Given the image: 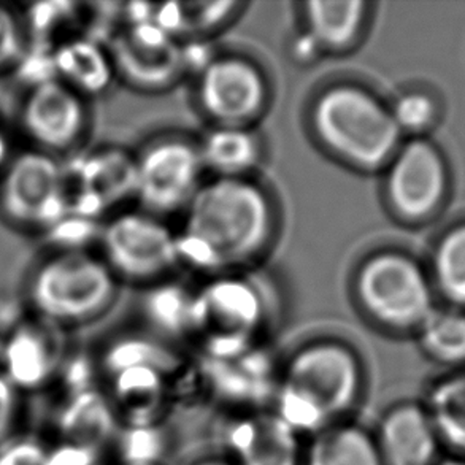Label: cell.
<instances>
[{"label": "cell", "instance_id": "obj_26", "mask_svg": "<svg viewBox=\"0 0 465 465\" xmlns=\"http://www.w3.org/2000/svg\"><path fill=\"white\" fill-rule=\"evenodd\" d=\"M27 45L25 19L10 6L0 4V75L23 61Z\"/></svg>", "mask_w": 465, "mask_h": 465}, {"label": "cell", "instance_id": "obj_11", "mask_svg": "<svg viewBox=\"0 0 465 465\" xmlns=\"http://www.w3.org/2000/svg\"><path fill=\"white\" fill-rule=\"evenodd\" d=\"M176 40L153 21H134L108 51L116 75L143 89L167 86L186 67Z\"/></svg>", "mask_w": 465, "mask_h": 465}, {"label": "cell", "instance_id": "obj_16", "mask_svg": "<svg viewBox=\"0 0 465 465\" xmlns=\"http://www.w3.org/2000/svg\"><path fill=\"white\" fill-rule=\"evenodd\" d=\"M51 67L54 78L84 99L104 94L116 75L110 53L88 37H67L57 42Z\"/></svg>", "mask_w": 465, "mask_h": 465}, {"label": "cell", "instance_id": "obj_8", "mask_svg": "<svg viewBox=\"0 0 465 465\" xmlns=\"http://www.w3.org/2000/svg\"><path fill=\"white\" fill-rule=\"evenodd\" d=\"M101 245L102 259L118 280L154 282L180 264L176 233L163 218L143 210L108 220Z\"/></svg>", "mask_w": 465, "mask_h": 465}, {"label": "cell", "instance_id": "obj_3", "mask_svg": "<svg viewBox=\"0 0 465 465\" xmlns=\"http://www.w3.org/2000/svg\"><path fill=\"white\" fill-rule=\"evenodd\" d=\"M359 390L358 356L340 341H314L286 367L278 416L296 432H321L351 409Z\"/></svg>", "mask_w": 465, "mask_h": 465}, {"label": "cell", "instance_id": "obj_18", "mask_svg": "<svg viewBox=\"0 0 465 465\" xmlns=\"http://www.w3.org/2000/svg\"><path fill=\"white\" fill-rule=\"evenodd\" d=\"M369 4L364 0H313L303 5L307 34L321 53H345L364 31Z\"/></svg>", "mask_w": 465, "mask_h": 465}, {"label": "cell", "instance_id": "obj_23", "mask_svg": "<svg viewBox=\"0 0 465 465\" xmlns=\"http://www.w3.org/2000/svg\"><path fill=\"white\" fill-rule=\"evenodd\" d=\"M422 343L437 358H465V318L460 314L430 312L422 321Z\"/></svg>", "mask_w": 465, "mask_h": 465}, {"label": "cell", "instance_id": "obj_21", "mask_svg": "<svg viewBox=\"0 0 465 465\" xmlns=\"http://www.w3.org/2000/svg\"><path fill=\"white\" fill-rule=\"evenodd\" d=\"M307 465H383L377 443L356 426L321 430L310 448Z\"/></svg>", "mask_w": 465, "mask_h": 465}, {"label": "cell", "instance_id": "obj_13", "mask_svg": "<svg viewBox=\"0 0 465 465\" xmlns=\"http://www.w3.org/2000/svg\"><path fill=\"white\" fill-rule=\"evenodd\" d=\"M61 358L63 327L32 314L4 337L0 364L16 390H34L50 381Z\"/></svg>", "mask_w": 465, "mask_h": 465}, {"label": "cell", "instance_id": "obj_27", "mask_svg": "<svg viewBox=\"0 0 465 465\" xmlns=\"http://www.w3.org/2000/svg\"><path fill=\"white\" fill-rule=\"evenodd\" d=\"M392 120L402 131H421L434 118V104L424 94L411 93L397 99L390 108Z\"/></svg>", "mask_w": 465, "mask_h": 465}, {"label": "cell", "instance_id": "obj_10", "mask_svg": "<svg viewBox=\"0 0 465 465\" xmlns=\"http://www.w3.org/2000/svg\"><path fill=\"white\" fill-rule=\"evenodd\" d=\"M21 129L40 152L53 156L82 142L88 129L86 99L54 76H44L27 91L21 112Z\"/></svg>", "mask_w": 465, "mask_h": 465}, {"label": "cell", "instance_id": "obj_17", "mask_svg": "<svg viewBox=\"0 0 465 465\" xmlns=\"http://www.w3.org/2000/svg\"><path fill=\"white\" fill-rule=\"evenodd\" d=\"M377 447L383 465H430L437 448L434 426L421 410L399 407L384 418Z\"/></svg>", "mask_w": 465, "mask_h": 465}, {"label": "cell", "instance_id": "obj_34", "mask_svg": "<svg viewBox=\"0 0 465 465\" xmlns=\"http://www.w3.org/2000/svg\"><path fill=\"white\" fill-rule=\"evenodd\" d=\"M2 345H4V339H0V352H2Z\"/></svg>", "mask_w": 465, "mask_h": 465}, {"label": "cell", "instance_id": "obj_31", "mask_svg": "<svg viewBox=\"0 0 465 465\" xmlns=\"http://www.w3.org/2000/svg\"><path fill=\"white\" fill-rule=\"evenodd\" d=\"M12 156L10 139L4 131V127L0 126V173H2V170L5 169L6 163H10Z\"/></svg>", "mask_w": 465, "mask_h": 465}, {"label": "cell", "instance_id": "obj_28", "mask_svg": "<svg viewBox=\"0 0 465 465\" xmlns=\"http://www.w3.org/2000/svg\"><path fill=\"white\" fill-rule=\"evenodd\" d=\"M48 450L34 439L5 440L0 445V465H45Z\"/></svg>", "mask_w": 465, "mask_h": 465}, {"label": "cell", "instance_id": "obj_4", "mask_svg": "<svg viewBox=\"0 0 465 465\" xmlns=\"http://www.w3.org/2000/svg\"><path fill=\"white\" fill-rule=\"evenodd\" d=\"M116 291L118 278L102 256L83 248H61L32 273L27 299L32 314L64 329L107 312Z\"/></svg>", "mask_w": 465, "mask_h": 465}, {"label": "cell", "instance_id": "obj_19", "mask_svg": "<svg viewBox=\"0 0 465 465\" xmlns=\"http://www.w3.org/2000/svg\"><path fill=\"white\" fill-rule=\"evenodd\" d=\"M232 447L240 465H299L297 432L278 415L246 420Z\"/></svg>", "mask_w": 465, "mask_h": 465}, {"label": "cell", "instance_id": "obj_5", "mask_svg": "<svg viewBox=\"0 0 465 465\" xmlns=\"http://www.w3.org/2000/svg\"><path fill=\"white\" fill-rule=\"evenodd\" d=\"M0 213L15 226L53 231L69 216L65 165L40 150L15 154L0 173Z\"/></svg>", "mask_w": 465, "mask_h": 465}, {"label": "cell", "instance_id": "obj_7", "mask_svg": "<svg viewBox=\"0 0 465 465\" xmlns=\"http://www.w3.org/2000/svg\"><path fill=\"white\" fill-rule=\"evenodd\" d=\"M203 172L195 140L161 137L135 157L134 195L143 212L157 218L184 212L203 183Z\"/></svg>", "mask_w": 465, "mask_h": 465}, {"label": "cell", "instance_id": "obj_24", "mask_svg": "<svg viewBox=\"0 0 465 465\" xmlns=\"http://www.w3.org/2000/svg\"><path fill=\"white\" fill-rule=\"evenodd\" d=\"M435 267L447 296L458 302H465V227L443 240L437 252Z\"/></svg>", "mask_w": 465, "mask_h": 465}, {"label": "cell", "instance_id": "obj_22", "mask_svg": "<svg viewBox=\"0 0 465 465\" xmlns=\"http://www.w3.org/2000/svg\"><path fill=\"white\" fill-rule=\"evenodd\" d=\"M432 426L454 447L465 450V377L435 388L430 397Z\"/></svg>", "mask_w": 465, "mask_h": 465}, {"label": "cell", "instance_id": "obj_1", "mask_svg": "<svg viewBox=\"0 0 465 465\" xmlns=\"http://www.w3.org/2000/svg\"><path fill=\"white\" fill-rule=\"evenodd\" d=\"M176 233L178 262L203 272H224L261 258L277 231L272 197L252 176H213L202 183L183 212Z\"/></svg>", "mask_w": 465, "mask_h": 465}, {"label": "cell", "instance_id": "obj_25", "mask_svg": "<svg viewBox=\"0 0 465 465\" xmlns=\"http://www.w3.org/2000/svg\"><path fill=\"white\" fill-rule=\"evenodd\" d=\"M146 307L163 326L193 327L194 294L178 286H159L146 299Z\"/></svg>", "mask_w": 465, "mask_h": 465}, {"label": "cell", "instance_id": "obj_6", "mask_svg": "<svg viewBox=\"0 0 465 465\" xmlns=\"http://www.w3.org/2000/svg\"><path fill=\"white\" fill-rule=\"evenodd\" d=\"M354 296L361 310L383 326L422 324L430 313V294L421 271L397 252H377L359 265Z\"/></svg>", "mask_w": 465, "mask_h": 465}, {"label": "cell", "instance_id": "obj_33", "mask_svg": "<svg viewBox=\"0 0 465 465\" xmlns=\"http://www.w3.org/2000/svg\"><path fill=\"white\" fill-rule=\"evenodd\" d=\"M443 465H465V462H456V460H453V462H447V464Z\"/></svg>", "mask_w": 465, "mask_h": 465}, {"label": "cell", "instance_id": "obj_32", "mask_svg": "<svg viewBox=\"0 0 465 465\" xmlns=\"http://www.w3.org/2000/svg\"><path fill=\"white\" fill-rule=\"evenodd\" d=\"M199 465H229L226 462H218V460H210V462H203V464Z\"/></svg>", "mask_w": 465, "mask_h": 465}, {"label": "cell", "instance_id": "obj_2", "mask_svg": "<svg viewBox=\"0 0 465 465\" xmlns=\"http://www.w3.org/2000/svg\"><path fill=\"white\" fill-rule=\"evenodd\" d=\"M310 126L327 153L361 172H373L391 163L401 129L390 108L356 83H333L314 97Z\"/></svg>", "mask_w": 465, "mask_h": 465}, {"label": "cell", "instance_id": "obj_29", "mask_svg": "<svg viewBox=\"0 0 465 465\" xmlns=\"http://www.w3.org/2000/svg\"><path fill=\"white\" fill-rule=\"evenodd\" d=\"M18 415V396L4 373H0V445L8 439Z\"/></svg>", "mask_w": 465, "mask_h": 465}, {"label": "cell", "instance_id": "obj_20", "mask_svg": "<svg viewBox=\"0 0 465 465\" xmlns=\"http://www.w3.org/2000/svg\"><path fill=\"white\" fill-rule=\"evenodd\" d=\"M202 163L214 176H250L262 157V140L252 127L213 126L199 142Z\"/></svg>", "mask_w": 465, "mask_h": 465}, {"label": "cell", "instance_id": "obj_30", "mask_svg": "<svg viewBox=\"0 0 465 465\" xmlns=\"http://www.w3.org/2000/svg\"><path fill=\"white\" fill-rule=\"evenodd\" d=\"M45 465H91L86 447L76 443H64L54 450H48Z\"/></svg>", "mask_w": 465, "mask_h": 465}, {"label": "cell", "instance_id": "obj_14", "mask_svg": "<svg viewBox=\"0 0 465 465\" xmlns=\"http://www.w3.org/2000/svg\"><path fill=\"white\" fill-rule=\"evenodd\" d=\"M386 194L403 218L416 220L434 210L443 191V165L432 146L411 142L391 159Z\"/></svg>", "mask_w": 465, "mask_h": 465}, {"label": "cell", "instance_id": "obj_9", "mask_svg": "<svg viewBox=\"0 0 465 465\" xmlns=\"http://www.w3.org/2000/svg\"><path fill=\"white\" fill-rule=\"evenodd\" d=\"M195 95L214 126L252 127L269 107L271 86L254 61L224 54L202 67Z\"/></svg>", "mask_w": 465, "mask_h": 465}, {"label": "cell", "instance_id": "obj_15", "mask_svg": "<svg viewBox=\"0 0 465 465\" xmlns=\"http://www.w3.org/2000/svg\"><path fill=\"white\" fill-rule=\"evenodd\" d=\"M262 299L243 278H216L194 294L193 327H212L226 332H248L261 322Z\"/></svg>", "mask_w": 465, "mask_h": 465}, {"label": "cell", "instance_id": "obj_12", "mask_svg": "<svg viewBox=\"0 0 465 465\" xmlns=\"http://www.w3.org/2000/svg\"><path fill=\"white\" fill-rule=\"evenodd\" d=\"M69 216L94 220L126 194L134 195L135 157L97 150L65 165Z\"/></svg>", "mask_w": 465, "mask_h": 465}]
</instances>
